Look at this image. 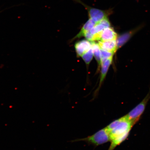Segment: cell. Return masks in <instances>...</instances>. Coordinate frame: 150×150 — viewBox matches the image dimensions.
<instances>
[{
    "label": "cell",
    "instance_id": "1",
    "mask_svg": "<svg viewBox=\"0 0 150 150\" xmlns=\"http://www.w3.org/2000/svg\"><path fill=\"white\" fill-rule=\"evenodd\" d=\"M83 141L95 146L103 145L110 142V133L106 127L101 129L92 135L84 138L73 140V142Z\"/></svg>",
    "mask_w": 150,
    "mask_h": 150
},
{
    "label": "cell",
    "instance_id": "2",
    "mask_svg": "<svg viewBox=\"0 0 150 150\" xmlns=\"http://www.w3.org/2000/svg\"><path fill=\"white\" fill-rule=\"evenodd\" d=\"M122 118V120L119 124L110 131V142L116 138L125 136L128 137L133 126L126 116H124Z\"/></svg>",
    "mask_w": 150,
    "mask_h": 150
},
{
    "label": "cell",
    "instance_id": "3",
    "mask_svg": "<svg viewBox=\"0 0 150 150\" xmlns=\"http://www.w3.org/2000/svg\"><path fill=\"white\" fill-rule=\"evenodd\" d=\"M150 99L149 92L141 102L133 109L127 115H125L133 127L139 121L140 118L145 111L146 106Z\"/></svg>",
    "mask_w": 150,
    "mask_h": 150
},
{
    "label": "cell",
    "instance_id": "4",
    "mask_svg": "<svg viewBox=\"0 0 150 150\" xmlns=\"http://www.w3.org/2000/svg\"><path fill=\"white\" fill-rule=\"evenodd\" d=\"M76 2L81 4L85 7L87 10L89 18L95 22L98 23L105 18H108V16L111 14V10H102L101 9L89 6L85 4L80 0H74Z\"/></svg>",
    "mask_w": 150,
    "mask_h": 150
},
{
    "label": "cell",
    "instance_id": "5",
    "mask_svg": "<svg viewBox=\"0 0 150 150\" xmlns=\"http://www.w3.org/2000/svg\"><path fill=\"white\" fill-rule=\"evenodd\" d=\"M92 43L89 41L82 40L76 42L75 44V48L79 56H81L91 47Z\"/></svg>",
    "mask_w": 150,
    "mask_h": 150
},
{
    "label": "cell",
    "instance_id": "6",
    "mask_svg": "<svg viewBox=\"0 0 150 150\" xmlns=\"http://www.w3.org/2000/svg\"><path fill=\"white\" fill-rule=\"evenodd\" d=\"M117 33L111 27L105 28L101 33L100 41L116 40L117 38Z\"/></svg>",
    "mask_w": 150,
    "mask_h": 150
},
{
    "label": "cell",
    "instance_id": "7",
    "mask_svg": "<svg viewBox=\"0 0 150 150\" xmlns=\"http://www.w3.org/2000/svg\"><path fill=\"white\" fill-rule=\"evenodd\" d=\"M98 44L101 49L115 53L117 50L116 40L99 41Z\"/></svg>",
    "mask_w": 150,
    "mask_h": 150
},
{
    "label": "cell",
    "instance_id": "8",
    "mask_svg": "<svg viewBox=\"0 0 150 150\" xmlns=\"http://www.w3.org/2000/svg\"><path fill=\"white\" fill-rule=\"evenodd\" d=\"M97 23V22L94 21L91 19L89 18L87 22L84 24L80 32L76 35L75 38H79L84 36L85 33L89 31L92 28L94 27Z\"/></svg>",
    "mask_w": 150,
    "mask_h": 150
},
{
    "label": "cell",
    "instance_id": "9",
    "mask_svg": "<svg viewBox=\"0 0 150 150\" xmlns=\"http://www.w3.org/2000/svg\"><path fill=\"white\" fill-rule=\"evenodd\" d=\"M112 58H113V57L109 58V59L107 60L105 62H104L101 65V66H102V70H101L100 83H99L98 90L99 89L101 84H102V82L103 81H104L106 75L107 74L108 70V69L109 68L110 65L111 64L112 60Z\"/></svg>",
    "mask_w": 150,
    "mask_h": 150
},
{
    "label": "cell",
    "instance_id": "10",
    "mask_svg": "<svg viewBox=\"0 0 150 150\" xmlns=\"http://www.w3.org/2000/svg\"><path fill=\"white\" fill-rule=\"evenodd\" d=\"M136 30L134 31H131L127 33L123 34L119 37H117L116 42H117V50L123 46L127 41L130 39Z\"/></svg>",
    "mask_w": 150,
    "mask_h": 150
},
{
    "label": "cell",
    "instance_id": "11",
    "mask_svg": "<svg viewBox=\"0 0 150 150\" xmlns=\"http://www.w3.org/2000/svg\"><path fill=\"white\" fill-rule=\"evenodd\" d=\"M92 48L93 50V55L96 60L98 65H101V52L100 48L98 44L94 42H91Z\"/></svg>",
    "mask_w": 150,
    "mask_h": 150
},
{
    "label": "cell",
    "instance_id": "12",
    "mask_svg": "<svg viewBox=\"0 0 150 150\" xmlns=\"http://www.w3.org/2000/svg\"><path fill=\"white\" fill-rule=\"evenodd\" d=\"M93 50L91 47L87 52L83 54L81 57L86 64H89L93 59Z\"/></svg>",
    "mask_w": 150,
    "mask_h": 150
},
{
    "label": "cell",
    "instance_id": "13",
    "mask_svg": "<svg viewBox=\"0 0 150 150\" xmlns=\"http://www.w3.org/2000/svg\"><path fill=\"white\" fill-rule=\"evenodd\" d=\"M101 65L109 58L113 57L114 53L100 49Z\"/></svg>",
    "mask_w": 150,
    "mask_h": 150
},
{
    "label": "cell",
    "instance_id": "14",
    "mask_svg": "<svg viewBox=\"0 0 150 150\" xmlns=\"http://www.w3.org/2000/svg\"><path fill=\"white\" fill-rule=\"evenodd\" d=\"M122 117L119 119L115 120V121L112 122L106 127L109 133L112 129L115 128L116 126H117L122 121Z\"/></svg>",
    "mask_w": 150,
    "mask_h": 150
}]
</instances>
